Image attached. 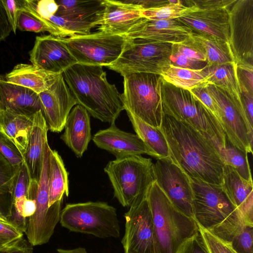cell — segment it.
<instances>
[{"label":"cell","mask_w":253,"mask_h":253,"mask_svg":"<svg viewBox=\"0 0 253 253\" xmlns=\"http://www.w3.org/2000/svg\"><path fill=\"white\" fill-rule=\"evenodd\" d=\"M161 129L170 158L190 178L222 185L225 165L218 147L189 124L163 112Z\"/></svg>","instance_id":"6da1fadb"},{"label":"cell","mask_w":253,"mask_h":253,"mask_svg":"<svg viewBox=\"0 0 253 253\" xmlns=\"http://www.w3.org/2000/svg\"><path fill=\"white\" fill-rule=\"evenodd\" d=\"M102 67L77 63L62 75L77 104L93 118L113 124L124 108L121 94L108 82Z\"/></svg>","instance_id":"7a4b0ae2"},{"label":"cell","mask_w":253,"mask_h":253,"mask_svg":"<svg viewBox=\"0 0 253 253\" xmlns=\"http://www.w3.org/2000/svg\"><path fill=\"white\" fill-rule=\"evenodd\" d=\"M189 179L193 195L194 220L199 227L228 243L247 223L222 185Z\"/></svg>","instance_id":"3957f363"},{"label":"cell","mask_w":253,"mask_h":253,"mask_svg":"<svg viewBox=\"0 0 253 253\" xmlns=\"http://www.w3.org/2000/svg\"><path fill=\"white\" fill-rule=\"evenodd\" d=\"M146 198L152 215L156 253H176L184 242L199 231L197 222L178 211L155 181Z\"/></svg>","instance_id":"277c9868"},{"label":"cell","mask_w":253,"mask_h":253,"mask_svg":"<svg viewBox=\"0 0 253 253\" xmlns=\"http://www.w3.org/2000/svg\"><path fill=\"white\" fill-rule=\"evenodd\" d=\"M161 95L163 112L198 130L220 151L224 147L226 136L218 119L190 90L163 79Z\"/></svg>","instance_id":"5b68a950"},{"label":"cell","mask_w":253,"mask_h":253,"mask_svg":"<svg viewBox=\"0 0 253 253\" xmlns=\"http://www.w3.org/2000/svg\"><path fill=\"white\" fill-rule=\"evenodd\" d=\"M152 160L134 155L109 161L104 170L114 196L124 207H130L146 198L155 179Z\"/></svg>","instance_id":"8992f818"},{"label":"cell","mask_w":253,"mask_h":253,"mask_svg":"<svg viewBox=\"0 0 253 253\" xmlns=\"http://www.w3.org/2000/svg\"><path fill=\"white\" fill-rule=\"evenodd\" d=\"M161 75L133 73L124 77L121 94L124 110L147 124L161 128L163 111L161 95Z\"/></svg>","instance_id":"52a82bcc"},{"label":"cell","mask_w":253,"mask_h":253,"mask_svg":"<svg viewBox=\"0 0 253 253\" xmlns=\"http://www.w3.org/2000/svg\"><path fill=\"white\" fill-rule=\"evenodd\" d=\"M59 222L71 232L99 238H117L120 235L117 210L104 202L67 204L61 211Z\"/></svg>","instance_id":"ba28073f"},{"label":"cell","mask_w":253,"mask_h":253,"mask_svg":"<svg viewBox=\"0 0 253 253\" xmlns=\"http://www.w3.org/2000/svg\"><path fill=\"white\" fill-rule=\"evenodd\" d=\"M172 44L127 38L119 57L107 67L123 77L137 73L161 75L171 64Z\"/></svg>","instance_id":"9c48e42d"},{"label":"cell","mask_w":253,"mask_h":253,"mask_svg":"<svg viewBox=\"0 0 253 253\" xmlns=\"http://www.w3.org/2000/svg\"><path fill=\"white\" fill-rule=\"evenodd\" d=\"M206 86L217 106L219 122L226 138L238 149L252 153L253 127L247 118L240 94L209 83Z\"/></svg>","instance_id":"30bf717a"},{"label":"cell","mask_w":253,"mask_h":253,"mask_svg":"<svg viewBox=\"0 0 253 253\" xmlns=\"http://www.w3.org/2000/svg\"><path fill=\"white\" fill-rule=\"evenodd\" d=\"M60 39L78 64L106 67L119 57L127 40L99 31Z\"/></svg>","instance_id":"8fae6325"},{"label":"cell","mask_w":253,"mask_h":253,"mask_svg":"<svg viewBox=\"0 0 253 253\" xmlns=\"http://www.w3.org/2000/svg\"><path fill=\"white\" fill-rule=\"evenodd\" d=\"M50 148L45 144L42 170L38 181L35 200L36 210L29 217L25 231L28 242L32 246L42 245L47 243L59 222L62 199L48 206V160Z\"/></svg>","instance_id":"7c38bea8"},{"label":"cell","mask_w":253,"mask_h":253,"mask_svg":"<svg viewBox=\"0 0 253 253\" xmlns=\"http://www.w3.org/2000/svg\"><path fill=\"white\" fill-rule=\"evenodd\" d=\"M235 1L191 0L194 9L176 19L193 32L210 35L228 42L229 11Z\"/></svg>","instance_id":"4fadbf2b"},{"label":"cell","mask_w":253,"mask_h":253,"mask_svg":"<svg viewBox=\"0 0 253 253\" xmlns=\"http://www.w3.org/2000/svg\"><path fill=\"white\" fill-rule=\"evenodd\" d=\"M56 13L48 20L63 30L67 37L90 33L98 26L104 9L103 0H56Z\"/></svg>","instance_id":"5bb4252c"},{"label":"cell","mask_w":253,"mask_h":253,"mask_svg":"<svg viewBox=\"0 0 253 253\" xmlns=\"http://www.w3.org/2000/svg\"><path fill=\"white\" fill-rule=\"evenodd\" d=\"M155 181L174 207L194 219L193 195L189 177L171 159H157L153 166Z\"/></svg>","instance_id":"9a60e30c"},{"label":"cell","mask_w":253,"mask_h":253,"mask_svg":"<svg viewBox=\"0 0 253 253\" xmlns=\"http://www.w3.org/2000/svg\"><path fill=\"white\" fill-rule=\"evenodd\" d=\"M229 29L235 63L253 65V0H236L229 11Z\"/></svg>","instance_id":"2e32d148"},{"label":"cell","mask_w":253,"mask_h":253,"mask_svg":"<svg viewBox=\"0 0 253 253\" xmlns=\"http://www.w3.org/2000/svg\"><path fill=\"white\" fill-rule=\"evenodd\" d=\"M124 217L125 232L121 242L125 253H156L152 218L147 198L130 207Z\"/></svg>","instance_id":"e0dca14e"},{"label":"cell","mask_w":253,"mask_h":253,"mask_svg":"<svg viewBox=\"0 0 253 253\" xmlns=\"http://www.w3.org/2000/svg\"><path fill=\"white\" fill-rule=\"evenodd\" d=\"M38 95L48 130L60 132L70 112L77 105L62 74L57 75L48 88Z\"/></svg>","instance_id":"ac0fdd59"},{"label":"cell","mask_w":253,"mask_h":253,"mask_svg":"<svg viewBox=\"0 0 253 253\" xmlns=\"http://www.w3.org/2000/svg\"><path fill=\"white\" fill-rule=\"evenodd\" d=\"M29 55L32 64L53 74H63L78 63L60 37L50 34L36 37Z\"/></svg>","instance_id":"d6986e66"},{"label":"cell","mask_w":253,"mask_h":253,"mask_svg":"<svg viewBox=\"0 0 253 253\" xmlns=\"http://www.w3.org/2000/svg\"><path fill=\"white\" fill-rule=\"evenodd\" d=\"M104 9L97 30L110 34L125 36L144 18L140 5L130 0H103Z\"/></svg>","instance_id":"ffe728a7"},{"label":"cell","mask_w":253,"mask_h":253,"mask_svg":"<svg viewBox=\"0 0 253 253\" xmlns=\"http://www.w3.org/2000/svg\"><path fill=\"white\" fill-rule=\"evenodd\" d=\"M92 140L98 148L113 154L116 159L143 154L153 157L152 152L136 134L123 131L115 124L98 131Z\"/></svg>","instance_id":"44dd1931"},{"label":"cell","mask_w":253,"mask_h":253,"mask_svg":"<svg viewBox=\"0 0 253 253\" xmlns=\"http://www.w3.org/2000/svg\"><path fill=\"white\" fill-rule=\"evenodd\" d=\"M193 31L177 19L151 20L143 18L125 36L151 42L174 44L184 41Z\"/></svg>","instance_id":"7402d4cb"},{"label":"cell","mask_w":253,"mask_h":253,"mask_svg":"<svg viewBox=\"0 0 253 253\" xmlns=\"http://www.w3.org/2000/svg\"><path fill=\"white\" fill-rule=\"evenodd\" d=\"M222 186L245 223L253 224V181L244 179L232 167L225 165Z\"/></svg>","instance_id":"603a6c76"},{"label":"cell","mask_w":253,"mask_h":253,"mask_svg":"<svg viewBox=\"0 0 253 253\" xmlns=\"http://www.w3.org/2000/svg\"><path fill=\"white\" fill-rule=\"evenodd\" d=\"M60 138L78 158L82 157L91 138L90 117L85 109L75 105L70 112Z\"/></svg>","instance_id":"cb8c5ba5"},{"label":"cell","mask_w":253,"mask_h":253,"mask_svg":"<svg viewBox=\"0 0 253 253\" xmlns=\"http://www.w3.org/2000/svg\"><path fill=\"white\" fill-rule=\"evenodd\" d=\"M10 109L28 116L42 110L39 95L0 78V110Z\"/></svg>","instance_id":"d4e9b609"},{"label":"cell","mask_w":253,"mask_h":253,"mask_svg":"<svg viewBox=\"0 0 253 253\" xmlns=\"http://www.w3.org/2000/svg\"><path fill=\"white\" fill-rule=\"evenodd\" d=\"M33 116L10 109L0 110V134L16 146L24 160L33 126Z\"/></svg>","instance_id":"484cf974"},{"label":"cell","mask_w":253,"mask_h":253,"mask_svg":"<svg viewBox=\"0 0 253 253\" xmlns=\"http://www.w3.org/2000/svg\"><path fill=\"white\" fill-rule=\"evenodd\" d=\"M48 129L42 111L33 116L31 131L24 161L32 179L39 181L42 167L44 149L47 142Z\"/></svg>","instance_id":"4316f807"},{"label":"cell","mask_w":253,"mask_h":253,"mask_svg":"<svg viewBox=\"0 0 253 253\" xmlns=\"http://www.w3.org/2000/svg\"><path fill=\"white\" fill-rule=\"evenodd\" d=\"M57 75L33 64L20 63L5 75V80L30 89L39 94L48 88Z\"/></svg>","instance_id":"83f0119b"},{"label":"cell","mask_w":253,"mask_h":253,"mask_svg":"<svg viewBox=\"0 0 253 253\" xmlns=\"http://www.w3.org/2000/svg\"><path fill=\"white\" fill-rule=\"evenodd\" d=\"M17 29L35 33L48 32L56 37L65 38V33L50 21L42 18L36 10V0H20Z\"/></svg>","instance_id":"f1b7e54d"},{"label":"cell","mask_w":253,"mask_h":253,"mask_svg":"<svg viewBox=\"0 0 253 253\" xmlns=\"http://www.w3.org/2000/svg\"><path fill=\"white\" fill-rule=\"evenodd\" d=\"M48 192L50 207L63 199L64 194L69 195L68 173L63 160L58 152L51 148L48 160Z\"/></svg>","instance_id":"f546056e"},{"label":"cell","mask_w":253,"mask_h":253,"mask_svg":"<svg viewBox=\"0 0 253 253\" xmlns=\"http://www.w3.org/2000/svg\"><path fill=\"white\" fill-rule=\"evenodd\" d=\"M136 134L152 152L157 159H169L166 137L160 128L153 127L129 113H126Z\"/></svg>","instance_id":"4dcf8cb0"},{"label":"cell","mask_w":253,"mask_h":253,"mask_svg":"<svg viewBox=\"0 0 253 253\" xmlns=\"http://www.w3.org/2000/svg\"><path fill=\"white\" fill-rule=\"evenodd\" d=\"M208 76L206 66L201 70H191L171 64L161 74L165 82L188 90L207 84Z\"/></svg>","instance_id":"1f68e13d"},{"label":"cell","mask_w":253,"mask_h":253,"mask_svg":"<svg viewBox=\"0 0 253 253\" xmlns=\"http://www.w3.org/2000/svg\"><path fill=\"white\" fill-rule=\"evenodd\" d=\"M192 35L203 46L207 65L235 63L229 43L210 35L193 32Z\"/></svg>","instance_id":"d6a6232c"},{"label":"cell","mask_w":253,"mask_h":253,"mask_svg":"<svg viewBox=\"0 0 253 253\" xmlns=\"http://www.w3.org/2000/svg\"><path fill=\"white\" fill-rule=\"evenodd\" d=\"M206 68L209 84L226 89L233 93L240 94L235 63L207 65Z\"/></svg>","instance_id":"836d02e7"},{"label":"cell","mask_w":253,"mask_h":253,"mask_svg":"<svg viewBox=\"0 0 253 253\" xmlns=\"http://www.w3.org/2000/svg\"><path fill=\"white\" fill-rule=\"evenodd\" d=\"M186 2L188 3L184 4L179 0H169L166 3L143 9L142 15L151 20L176 19L194 9L191 0Z\"/></svg>","instance_id":"e575fe53"},{"label":"cell","mask_w":253,"mask_h":253,"mask_svg":"<svg viewBox=\"0 0 253 253\" xmlns=\"http://www.w3.org/2000/svg\"><path fill=\"white\" fill-rule=\"evenodd\" d=\"M220 153L225 165L232 167L244 179L252 181L248 153L233 145L226 137L224 147Z\"/></svg>","instance_id":"d590c367"},{"label":"cell","mask_w":253,"mask_h":253,"mask_svg":"<svg viewBox=\"0 0 253 253\" xmlns=\"http://www.w3.org/2000/svg\"><path fill=\"white\" fill-rule=\"evenodd\" d=\"M23 232L12 221H0V252H8L18 245L23 238Z\"/></svg>","instance_id":"8d00e7d4"},{"label":"cell","mask_w":253,"mask_h":253,"mask_svg":"<svg viewBox=\"0 0 253 253\" xmlns=\"http://www.w3.org/2000/svg\"><path fill=\"white\" fill-rule=\"evenodd\" d=\"M172 49L189 59L207 62L206 52L203 45L192 34L182 42L172 44Z\"/></svg>","instance_id":"74e56055"},{"label":"cell","mask_w":253,"mask_h":253,"mask_svg":"<svg viewBox=\"0 0 253 253\" xmlns=\"http://www.w3.org/2000/svg\"><path fill=\"white\" fill-rule=\"evenodd\" d=\"M253 224H245L227 243L236 253H253Z\"/></svg>","instance_id":"f35d334b"},{"label":"cell","mask_w":253,"mask_h":253,"mask_svg":"<svg viewBox=\"0 0 253 253\" xmlns=\"http://www.w3.org/2000/svg\"><path fill=\"white\" fill-rule=\"evenodd\" d=\"M18 169H15L0 153V189L13 193V184Z\"/></svg>","instance_id":"ab89813d"},{"label":"cell","mask_w":253,"mask_h":253,"mask_svg":"<svg viewBox=\"0 0 253 253\" xmlns=\"http://www.w3.org/2000/svg\"><path fill=\"white\" fill-rule=\"evenodd\" d=\"M0 153L16 169H18L24 160L16 146L0 134Z\"/></svg>","instance_id":"60d3db41"},{"label":"cell","mask_w":253,"mask_h":253,"mask_svg":"<svg viewBox=\"0 0 253 253\" xmlns=\"http://www.w3.org/2000/svg\"><path fill=\"white\" fill-rule=\"evenodd\" d=\"M199 230L210 253H236L227 243L211 233L199 226Z\"/></svg>","instance_id":"b9f144b4"},{"label":"cell","mask_w":253,"mask_h":253,"mask_svg":"<svg viewBox=\"0 0 253 253\" xmlns=\"http://www.w3.org/2000/svg\"><path fill=\"white\" fill-rule=\"evenodd\" d=\"M176 253H210L203 238L199 231L187 239Z\"/></svg>","instance_id":"7bdbcfd3"},{"label":"cell","mask_w":253,"mask_h":253,"mask_svg":"<svg viewBox=\"0 0 253 253\" xmlns=\"http://www.w3.org/2000/svg\"><path fill=\"white\" fill-rule=\"evenodd\" d=\"M236 73L239 87H243L253 94V65L236 64Z\"/></svg>","instance_id":"ee69618b"},{"label":"cell","mask_w":253,"mask_h":253,"mask_svg":"<svg viewBox=\"0 0 253 253\" xmlns=\"http://www.w3.org/2000/svg\"><path fill=\"white\" fill-rule=\"evenodd\" d=\"M171 64L173 66L191 70H201L207 66V62L189 59L175 50L171 49Z\"/></svg>","instance_id":"f6af8a7d"},{"label":"cell","mask_w":253,"mask_h":253,"mask_svg":"<svg viewBox=\"0 0 253 253\" xmlns=\"http://www.w3.org/2000/svg\"><path fill=\"white\" fill-rule=\"evenodd\" d=\"M206 85V84L193 88L190 91L215 116L219 121L217 106L209 93Z\"/></svg>","instance_id":"bcb514c9"},{"label":"cell","mask_w":253,"mask_h":253,"mask_svg":"<svg viewBox=\"0 0 253 253\" xmlns=\"http://www.w3.org/2000/svg\"><path fill=\"white\" fill-rule=\"evenodd\" d=\"M3 5L12 27V32L15 34L19 12L21 8L20 0H1Z\"/></svg>","instance_id":"7dc6e473"},{"label":"cell","mask_w":253,"mask_h":253,"mask_svg":"<svg viewBox=\"0 0 253 253\" xmlns=\"http://www.w3.org/2000/svg\"><path fill=\"white\" fill-rule=\"evenodd\" d=\"M58 4L54 0H36V10L42 18L49 20L57 12Z\"/></svg>","instance_id":"c3c4849f"},{"label":"cell","mask_w":253,"mask_h":253,"mask_svg":"<svg viewBox=\"0 0 253 253\" xmlns=\"http://www.w3.org/2000/svg\"><path fill=\"white\" fill-rule=\"evenodd\" d=\"M239 89L243 107L250 126L253 127V94L243 87Z\"/></svg>","instance_id":"681fc988"},{"label":"cell","mask_w":253,"mask_h":253,"mask_svg":"<svg viewBox=\"0 0 253 253\" xmlns=\"http://www.w3.org/2000/svg\"><path fill=\"white\" fill-rule=\"evenodd\" d=\"M13 207V193L0 189V211L8 219Z\"/></svg>","instance_id":"f907efd6"},{"label":"cell","mask_w":253,"mask_h":253,"mask_svg":"<svg viewBox=\"0 0 253 253\" xmlns=\"http://www.w3.org/2000/svg\"><path fill=\"white\" fill-rule=\"evenodd\" d=\"M11 32V24L1 0H0V42L5 40Z\"/></svg>","instance_id":"816d5d0a"},{"label":"cell","mask_w":253,"mask_h":253,"mask_svg":"<svg viewBox=\"0 0 253 253\" xmlns=\"http://www.w3.org/2000/svg\"><path fill=\"white\" fill-rule=\"evenodd\" d=\"M35 197L34 198H26L22 204L21 216L24 219H28L29 217L34 214L36 211V202Z\"/></svg>","instance_id":"f5cc1de1"},{"label":"cell","mask_w":253,"mask_h":253,"mask_svg":"<svg viewBox=\"0 0 253 253\" xmlns=\"http://www.w3.org/2000/svg\"><path fill=\"white\" fill-rule=\"evenodd\" d=\"M9 253H33V249L29 246L25 242L18 248L11 251Z\"/></svg>","instance_id":"db71d44e"},{"label":"cell","mask_w":253,"mask_h":253,"mask_svg":"<svg viewBox=\"0 0 253 253\" xmlns=\"http://www.w3.org/2000/svg\"><path fill=\"white\" fill-rule=\"evenodd\" d=\"M57 253H88L85 248L79 247L73 249H57Z\"/></svg>","instance_id":"11a10c76"},{"label":"cell","mask_w":253,"mask_h":253,"mask_svg":"<svg viewBox=\"0 0 253 253\" xmlns=\"http://www.w3.org/2000/svg\"><path fill=\"white\" fill-rule=\"evenodd\" d=\"M9 220L7 217L0 211V221H7Z\"/></svg>","instance_id":"9f6ffc18"},{"label":"cell","mask_w":253,"mask_h":253,"mask_svg":"<svg viewBox=\"0 0 253 253\" xmlns=\"http://www.w3.org/2000/svg\"><path fill=\"white\" fill-rule=\"evenodd\" d=\"M14 250H15V249H14ZM12 251H13V250H12ZM10 252H11V251H10ZM7 252V253H0H0H9V252Z\"/></svg>","instance_id":"6f0895ef"}]
</instances>
